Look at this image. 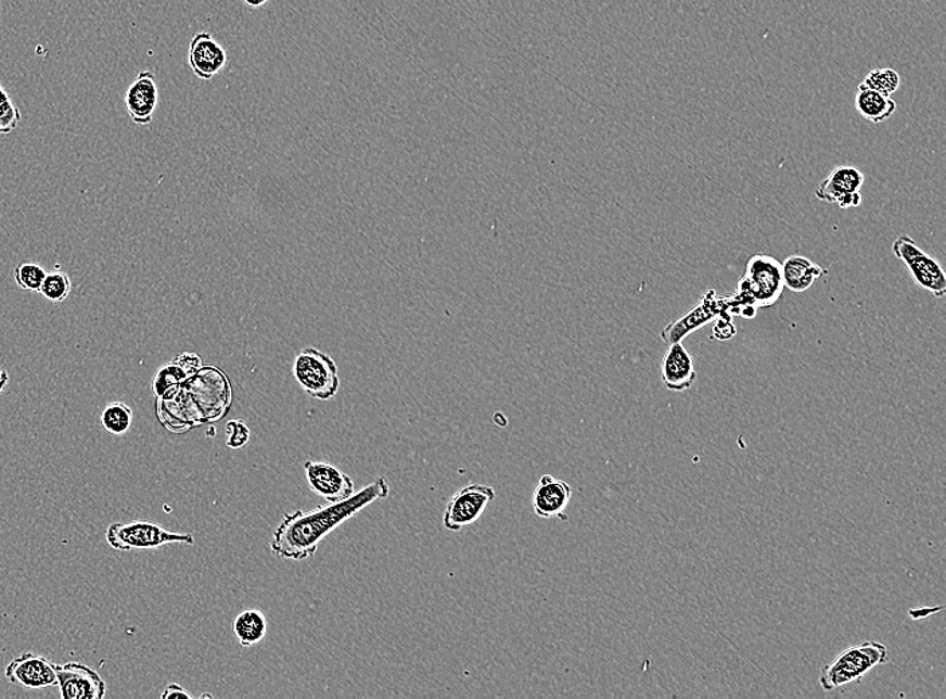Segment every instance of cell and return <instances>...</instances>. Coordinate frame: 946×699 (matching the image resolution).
I'll return each instance as SVG.
<instances>
[{
  "label": "cell",
  "instance_id": "7c38bea8",
  "mask_svg": "<svg viewBox=\"0 0 946 699\" xmlns=\"http://www.w3.org/2000/svg\"><path fill=\"white\" fill-rule=\"evenodd\" d=\"M57 679L62 699H101L106 695V684L98 671L82 663L57 664Z\"/></svg>",
  "mask_w": 946,
  "mask_h": 699
},
{
  "label": "cell",
  "instance_id": "603a6c76",
  "mask_svg": "<svg viewBox=\"0 0 946 699\" xmlns=\"http://www.w3.org/2000/svg\"><path fill=\"white\" fill-rule=\"evenodd\" d=\"M71 292L72 280L69 275L62 272V270H53V272L47 274L41 290H39V293H41L47 301L55 304L65 302L66 298L69 297Z\"/></svg>",
  "mask_w": 946,
  "mask_h": 699
},
{
  "label": "cell",
  "instance_id": "484cf974",
  "mask_svg": "<svg viewBox=\"0 0 946 699\" xmlns=\"http://www.w3.org/2000/svg\"><path fill=\"white\" fill-rule=\"evenodd\" d=\"M21 111L11 100L8 90L0 86V135L13 132L21 123Z\"/></svg>",
  "mask_w": 946,
  "mask_h": 699
},
{
  "label": "cell",
  "instance_id": "ac0fdd59",
  "mask_svg": "<svg viewBox=\"0 0 946 699\" xmlns=\"http://www.w3.org/2000/svg\"><path fill=\"white\" fill-rule=\"evenodd\" d=\"M202 366L204 365H202L200 355L193 353L180 354L178 358L163 365L157 370L151 383L152 393L155 394L156 398H165L168 394L176 391L180 383L188 380L196 370H200Z\"/></svg>",
  "mask_w": 946,
  "mask_h": 699
},
{
  "label": "cell",
  "instance_id": "e0dca14e",
  "mask_svg": "<svg viewBox=\"0 0 946 699\" xmlns=\"http://www.w3.org/2000/svg\"><path fill=\"white\" fill-rule=\"evenodd\" d=\"M228 53L212 34L202 31L191 39L189 65L201 80H212L227 65Z\"/></svg>",
  "mask_w": 946,
  "mask_h": 699
},
{
  "label": "cell",
  "instance_id": "4316f807",
  "mask_svg": "<svg viewBox=\"0 0 946 699\" xmlns=\"http://www.w3.org/2000/svg\"><path fill=\"white\" fill-rule=\"evenodd\" d=\"M251 439V430L244 421L232 420L227 424V445L230 448L239 449L245 447Z\"/></svg>",
  "mask_w": 946,
  "mask_h": 699
},
{
  "label": "cell",
  "instance_id": "7402d4cb",
  "mask_svg": "<svg viewBox=\"0 0 946 699\" xmlns=\"http://www.w3.org/2000/svg\"><path fill=\"white\" fill-rule=\"evenodd\" d=\"M133 411L127 404L114 402L105 405L101 414V424L111 435H126L132 425Z\"/></svg>",
  "mask_w": 946,
  "mask_h": 699
},
{
  "label": "cell",
  "instance_id": "ba28073f",
  "mask_svg": "<svg viewBox=\"0 0 946 699\" xmlns=\"http://www.w3.org/2000/svg\"><path fill=\"white\" fill-rule=\"evenodd\" d=\"M497 493L493 486L470 483L452 495L445 507L443 523L449 532L458 533L475 524L487 510Z\"/></svg>",
  "mask_w": 946,
  "mask_h": 699
},
{
  "label": "cell",
  "instance_id": "83f0119b",
  "mask_svg": "<svg viewBox=\"0 0 946 699\" xmlns=\"http://www.w3.org/2000/svg\"><path fill=\"white\" fill-rule=\"evenodd\" d=\"M713 341H729L737 335V327L733 323V317L729 313L720 315L714 320Z\"/></svg>",
  "mask_w": 946,
  "mask_h": 699
},
{
  "label": "cell",
  "instance_id": "4dcf8cb0",
  "mask_svg": "<svg viewBox=\"0 0 946 699\" xmlns=\"http://www.w3.org/2000/svg\"><path fill=\"white\" fill-rule=\"evenodd\" d=\"M9 382H10V376H9L8 371L0 368V394H3L4 387L9 385Z\"/></svg>",
  "mask_w": 946,
  "mask_h": 699
},
{
  "label": "cell",
  "instance_id": "5bb4252c",
  "mask_svg": "<svg viewBox=\"0 0 946 699\" xmlns=\"http://www.w3.org/2000/svg\"><path fill=\"white\" fill-rule=\"evenodd\" d=\"M573 498L571 484L545 473L533 492V509L542 520H567L566 509Z\"/></svg>",
  "mask_w": 946,
  "mask_h": 699
},
{
  "label": "cell",
  "instance_id": "2e32d148",
  "mask_svg": "<svg viewBox=\"0 0 946 699\" xmlns=\"http://www.w3.org/2000/svg\"><path fill=\"white\" fill-rule=\"evenodd\" d=\"M663 385L672 392H685L694 386L698 374L694 358L683 342L668 345L661 366Z\"/></svg>",
  "mask_w": 946,
  "mask_h": 699
},
{
  "label": "cell",
  "instance_id": "44dd1931",
  "mask_svg": "<svg viewBox=\"0 0 946 699\" xmlns=\"http://www.w3.org/2000/svg\"><path fill=\"white\" fill-rule=\"evenodd\" d=\"M268 620L260 610H245L237 614L233 622L235 639L242 647L257 646L266 638Z\"/></svg>",
  "mask_w": 946,
  "mask_h": 699
},
{
  "label": "cell",
  "instance_id": "f1b7e54d",
  "mask_svg": "<svg viewBox=\"0 0 946 699\" xmlns=\"http://www.w3.org/2000/svg\"><path fill=\"white\" fill-rule=\"evenodd\" d=\"M162 699H171V698H186V699H194L195 697L191 695L190 691L186 690L184 687L179 686L177 684H171L166 687V690L162 692Z\"/></svg>",
  "mask_w": 946,
  "mask_h": 699
},
{
  "label": "cell",
  "instance_id": "f546056e",
  "mask_svg": "<svg viewBox=\"0 0 946 699\" xmlns=\"http://www.w3.org/2000/svg\"><path fill=\"white\" fill-rule=\"evenodd\" d=\"M944 610V606L938 607H921L916 608V610L909 611V617L913 620H922L928 617H931L933 613L942 612Z\"/></svg>",
  "mask_w": 946,
  "mask_h": 699
},
{
  "label": "cell",
  "instance_id": "1f68e13d",
  "mask_svg": "<svg viewBox=\"0 0 946 699\" xmlns=\"http://www.w3.org/2000/svg\"><path fill=\"white\" fill-rule=\"evenodd\" d=\"M242 3H245L247 8L258 9L263 8L264 4H267L269 0H241Z\"/></svg>",
  "mask_w": 946,
  "mask_h": 699
},
{
  "label": "cell",
  "instance_id": "cb8c5ba5",
  "mask_svg": "<svg viewBox=\"0 0 946 699\" xmlns=\"http://www.w3.org/2000/svg\"><path fill=\"white\" fill-rule=\"evenodd\" d=\"M861 84L882 94L892 96L897 92L900 86V77L898 72L883 67V69L871 71Z\"/></svg>",
  "mask_w": 946,
  "mask_h": 699
},
{
  "label": "cell",
  "instance_id": "9a60e30c",
  "mask_svg": "<svg viewBox=\"0 0 946 699\" xmlns=\"http://www.w3.org/2000/svg\"><path fill=\"white\" fill-rule=\"evenodd\" d=\"M124 101L129 118L138 126H149L159 104V88L154 73L140 72L128 87Z\"/></svg>",
  "mask_w": 946,
  "mask_h": 699
},
{
  "label": "cell",
  "instance_id": "30bf717a",
  "mask_svg": "<svg viewBox=\"0 0 946 699\" xmlns=\"http://www.w3.org/2000/svg\"><path fill=\"white\" fill-rule=\"evenodd\" d=\"M865 185V174L859 168L841 165L828 174V177L815 190L816 199L828 205L841 208L859 207L864 202L861 188Z\"/></svg>",
  "mask_w": 946,
  "mask_h": 699
},
{
  "label": "cell",
  "instance_id": "ffe728a7",
  "mask_svg": "<svg viewBox=\"0 0 946 699\" xmlns=\"http://www.w3.org/2000/svg\"><path fill=\"white\" fill-rule=\"evenodd\" d=\"M855 109L867 122L881 124L889 120L897 111V103L892 96H885L859 84L855 94Z\"/></svg>",
  "mask_w": 946,
  "mask_h": 699
},
{
  "label": "cell",
  "instance_id": "7a4b0ae2",
  "mask_svg": "<svg viewBox=\"0 0 946 699\" xmlns=\"http://www.w3.org/2000/svg\"><path fill=\"white\" fill-rule=\"evenodd\" d=\"M232 405V386L216 366H202L165 398H157L156 415L172 433L213 424L227 416Z\"/></svg>",
  "mask_w": 946,
  "mask_h": 699
},
{
  "label": "cell",
  "instance_id": "4fadbf2b",
  "mask_svg": "<svg viewBox=\"0 0 946 699\" xmlns=\"http://www.w3.org/2000/svg\"><path fill=\"white\" fill-rule=\"evenodd\" d=\"M304 472L312 493L330 504L346 499L355 492L353 479L327 461L308 460L304 463Z\"/></svg>",
  "mask_w": 946,
  "mask_h": 699
},
{
  "label": "cell",
  "instance_id": "d4e9b609",
  "mask_svg": "<svg viewBox=\"0 0 946 699\" xmlns=\"http://www.w3.org/2000/svg\"><path fill=\"white\" fill-rule=\"evenodd\" d=\"M47 276V270L36 263L18 265L14 270V279L20 289L29 292H39Z\"/></svg>",
  "mask_w": 946,
  "mask_h": 699
},
{
  "label": "cell",
  "instance_id": "52a82bcc",
  "mask_svg": "<svg viewBox=\"0 0 946 699\" xmlns=\"http://www.w3.org/2000/svg\"><path fill=\"white\" fill-rule=\"evenodd\" d=\"M894 256L905 264L911 279L936 298L946 295V275L943 265L928 255L909 236H900L893 244Z\"/></svg>",
  "mask_w": 946,
  "mask_h": 699
},
{
  "label": "cell",
  "instance_id": "8992f818",
  "mask_svg": "<svg viewBox=\"0 0 946 699\" xmlns=\"http://www.w3.org/2000/svg\"><path fill=\"white\" fill-rule=\"evenodd\" d=\"M294 374L298 385L312 398L327 402L340 391L341 381L335 360L317 348H304L297 355Z\"/></svg>",
  "mask_w": 946,
  "mask_h": 699
},
{
  "label": "cell",
  "instance_id": "8fae6325",
  "mask_svg": "<svg viewBox=\"0 0 946 699\" xmlns=\"http://www.w3.org/2000/svg\"><path fill=\"white\" fill-rule=\"evenodd\" d=\"M5 678L24 689H48L57 686V664L37 653L26 652L5 669Z\"/></svg>",
  "mask_w": 946,
  "mask_h": 699
},
{
  "label": "cell",
  "instance_id": "9c48e42d",
  "mask_svg": "<svg viewBox=\"0 0 946 699\" xmlns=\"http://www.w3.org/2000/svg\"><path fill=\"white\" fill-rule=\"evenodd\" d=\"M725 313H729L728 296H719L717 291L707 290L694 307L664 327L661 332L662 341L666 345L683 342L687 336L712 323Z\"/></svg>",
  "mask_w": 946,
  "mask_h": 699
},
{
  "label": "cell",
  "instance_id": "277c9868",
  "mask_svg": "<svg viewBox=\"0 0 946 699\" xmlns=\"http://www.w3.org/2000/svg\"><path fill=\"white\" fill-rule=\"evenodd\" d=\"M889 659V648L881 641L869 640L849 646L821 669V689L835 691L847 685L859 684L871 670L886 664Z\"/></svg>",
  "mask_w": 946,
  "mask_h": 699
},
{
  "label": "cell",
  "instance_id": "6da1fadb",
  "mask_svg": "<svg viewBox=\"0 0 946 699\" xmlns=\"http://www.w3.org/2000/svg\"><path fill=\"white\" fill-rule=\"evenodd\" d=\"M388 494L391 486L384 476H380L346 499L327 501L312 510L291 511L276 526L270 549L274 556L285 560H307L317 554L320 544L332 532L374 501L386 499Z\"/></svg>",
  "mask_w": 946,
  "mask_h": 699
},
{
  "label": "cell",
  "instance_id": "5b68a950",
  "mask_svg": "<svg viewBox=\"0 0 946 699\" xmlns=\"http://www.w3.org/2000/svg\"><path fill=\"white\" fill-rule=\"evenodd\" d=\"M106 543L118 551L159 549L171 544L194 545L193 534L170 532L149 521L112 523L106 530Z\"/></svg>",
  "mask_w": 946,
  "mask_h": 699
},
{
  "label": "cell",
  "instance_id": "3957f363",
  "mask_svg": "<svg viewBox=\"0 0 946 699\" xmlns=\"http://www.w3.org/2000/svg\"><path fill=\"white\" fill-rule=\"evenodd\" d=\"M784 290L781 263L775 257L757 253L749 258L736 293L728 296V312L731 317L756 318L759 308H769L779 303Z\"/></svg>",
  "mask_w": 946,
  "mask_h": 699
},
{
  "label": "cell",
  "instance_id": "d6986e66",
  "mask_svg": "<svg viewBox=\"0 0 946 699\" xmlns=\"http://www.w3.org/2000/svg\"><path fill=\"white\" fill-rule=\"evenodd\" d=\"M781 265L785 289L796 293L808 291L827 275L826 269L804 256H790Z\"/></svg>",
  "mask_w": 946,
  "mask_h": 699
}]
</instances>
